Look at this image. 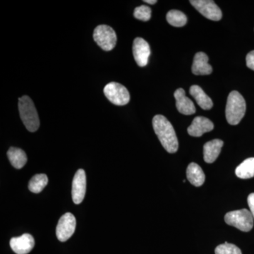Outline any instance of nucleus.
Returning <instances> with one entry per match:
<instances>
[{"mask_svg":"<svg viewBox=\"0 0 254 254\" xmlns=\"http://www.w3.org/2000/svg\"><path fill=\"white\" fill-rule=\"evenodd\" d=\"M155 134L165 150L170 153H176L179 148L178 140L172 124L163 115H155L153 119Z\"/></svg>","mask_w":254,"mask_h":254,"instance_id":"obj_1","label":"nucleus"},{"mask_svg":"<svg viewBox=\"0 0 254 254\" xmlns=\"http://www.w3.org/2000/svg\"><path fill=\"white\" fill-rule=\"evenodd\" d=\"M18 106L20 118L28 131H36L39 128L40 120L33 100L28 95H23L18 99Z\"/></svg>","mask_w":254,"mask_h":254,"instance_id":"obj_2","label":"nucleus"},{"mask_svg":"<svg viewBox=\"0 0 254 254\" xmlns=\"http://www.w3.org/2000/svg\"><path fill=\"white\" fill-rule=\"evenodd\" d=\"M247 105L245 98L238 91H232L228 95L225 115L227 123L237 125L245 117Z\"/></svg>","mask_w":254,"mask_h":254,"instance_id":"obj_3","label":"nucleus"},{"mask_svg":"<svg viewBox=\"0 0 254 254\" xmlns=\"http://www.w3.org/2000/svg\"><path fill=\"white\" fill-rule=\"evenodd\" d=\"M254 218L247 209L229 212L225 216L227 225L236 227L242 232H250L254 227Z\"/></svg>","mask_w":254,"mask_h":254,"instance_id":"obj_4","label":"nucleus"},{"mask_svg":"<svg viewBox=\"0 0 254 254\" xmlns=\"http://www.w3.org/2000/svg\"><path fill=\"white\" fill-rule=\"evenodd\" d=\"M93 39L105 51H110L116 46L117 35L113 28L108 25H100L95 28Z\"/></svg>","mask_w":254,"mask_h":254,"instance_id":"obj_5","label":"nucleus"},{"mask_svg":"<svg viewBox=\"0 0 254 254\" xmlns=\"http://www.w3.org/2000/svg\"><path fill=\"white\" fill-rule=\"evenodd\" d=\"M104 94L114 105L123 106L128 104L130 95L126 87L117 82H110L105 86Z\"/></svg>","mask_w":254,"mask_h":254,"instance_id":"obj_6","label":"nucleus"},{"mask_svg":"<svg viewBox=\"0 0 254 254\" xmlns=\"http://www.w3.org/2000/svg\"><path fill=\"white\" fill-rule=\"evenodd\" d=\"M76 220L74 215L66 213L60 218L56 228V235L60 242H64L70 238L76 230Z\"/></svg>","mask_w":254,"mask_h":254,"instance_id":"obj_7","label":"nucleus"},{"mask_svg":"<svg viewBox=\"0 0 254 254\" xmlns=\"http://www.w3.org/2000/svg\"><path fill=\"white\" fill-rule=\"evenodd\" d=\"M190 4L205 18L212 21H220L222 13L215 1L211 0H190Z\"/></svg>","mask_w":254,"mask_h":254,"instance_id":"obj_8","label":"nucleus"},{"mask_svg":"<svg viewBox=\"0 0 254 254\" xmlns=\"http://www.w3.org/2000/svg\"><path fill=\"white\" fill-rule=\"evenodd\" d=\"M86 191V175L84 170L80 169L73 179L72 199L73 203L80 204L84 199Z\"/></svg>","mask_w":254,"mask_h":254,"instance_id":"obj_9","label":"nucleus"},{"mask_svg":"<svg viewBox=\"0 0 254 254\" xmlns=\"http://www.w3.org/2000/svg\"><path fill=\"white\" fill-rule=\"evenodd\" d=\"M132 50L137 64L141 67L146 66L150 55L149 44L143 38H136L133 41Z\"/></svg>","mask_w":254,"mask_h":254,"instance_id":"obj_10","label":"nucleus"},{"mask_svg":"<svg viewBox=\"0 0 254 254\" xmlns=\"http://www.w3.org/2000/svg\"><path fill=\"white\" fill-rule=\"evenodd\" d=\"M34 246V239L29 234H23L21 236L13 237L10 240V247L16 254H28Z\"/></svg>","mask_w":254,"mask_h":254,"instance_id":"obj_11","label":"nucleus"},{"mask_svg":"<svg viewBox=\"0 0 254 254\" xmlns=\"http://www.w3.org/2000/svg\"><path fill=\"white\" fill-rule=\"evenodd\" d=\"M213 123L204 117H196L193 119L191 125L188 127L189 134L193 137L201 136L203 133L213 130Z\"/></svg>","mask_w":254,"mask_h":254,"instance_id":"obj_12","label":"nucleus"},{"mask_svg":"<svg viewBox=\"0 0 254 254\" xmlns=\"http://www.w3.org/2000/svg\"><path fill=\"white\" fill-rule=\"evenodd\" d=\"M175 100L177 110L180 113L185 115H193L195 113V105L191 100L187 97L185 90L179 88L175 92Z\"/></svg>","mask_w":254,"mask_h":254,"instance_id":"obj_13","label":"nucleus"},{"mask_svg":"<svg viewBox=\"0 0 254 254\" xmlns=\"http://www.w3.org/2000/svg\"><path fill=\"white\" fill-rule=\"evenodd\" d=\"M192 72L197 76L209 75L213 71V68L208 64V57L204 53H196L193 58Z\"/></svg>","mask_w":254,"mask_h":254,"instance_id":"obj_14","label":"nucleus"},{"mask_svg":"<svg viewBox=\"0 0 254 254\" xmlns=\"http://www.w3.org/2000/svg\"><path fill=\"white\" fill-rule=\"evenodd\" d=\"M223 144V141L220 139H214L205 143L203 146V158L205 163H213L216 160Z\"/></svg>","mask_w":254,"mask_h":254,"instance_id":"obj_15","label":"nucleus"},{"mask_svg":"<svg viewBox=\"0 0 254 254\" xmlns=\"http://www.w3.org/2000/svg\"><path fill=\"white\" fill-rule=\"evenodd\" d=\"M190 93L191 96L194 98L197 104L199 105L202 109L208 110L213 108V101L200 86L197 85L190 86Z\"/></svg>","mask_w":254,"mask_h":254,"instance_id":"obj_16","label":"nucleus"},{"mask_svg":"<svg viewBox=\"0 0 254 254\" xmlns=\"http://www.w3.org/2000/svg\"><path fill=\"white\" fill-rule=\"evenodd\" d=\"M187 177L189 181L195 187H200L205 182V175L198 164L191 163L187 170Z\"/></svg>","mask_w":254,"mask_h":254,"instance_id":"obj_17","label":"nucleus"},{"mask_svg":"<svg viewBox=\"0 0 254 254\" xmlns=\"http://www.w3.org/2000/svg\"><path fill=\"white\" fill-rule=\"evenodd\" d=\"M7 157L11 165L16 169H21L27 163L26 153L21 148L11 147L7 151Z\"/></svg>","mask_w":254,"mask_h":254,"instance_id":"obj_18","label":"nucleus"},{"mask_svg":"<svg viewBox=\"0 0 254 254\" xmlns=\"http://www.w3.org/2000/svg\"><path fill=\"white\" fill-rule=\"evenodd\" d=\"M235 174L240 179H250L254 177V158L245 160L235 170Z\"/></svg>","mask_w":254,"mask_h":254,"instance_id":"obj_19","label":"nucleus"},{"mask_svg":"<svg viewBox=\"0 0 254 254\" xmlns=\"http://www.w3.org/2000/svg\"><path fill=\"white\" fill-rule=\"evenodd\" d=\"M48 183V178L45 174H38L32 177L28 184V189L34 193H41Z\"/></svg>","mask_w":254,"mask_h":254,"instance_id":"obj_20","label":"nucleus"},{"mask_svg":"<svg viewBox=\"0 0 254 254\" xmlns=\"http://www.w3.org/2000/svg\"><path fill=\"white\" fill-rule=\"evenodd\" d=\"M167 21L171 26L175 27H182L187 22L186 15L179 10H171L166 16Z\"/></svg>","mask_w":254,"mask_h":254,"instance_id":"obj_21","label":"nucleus"},{"mask_svg":"<svg viewBox=\"0 0 254 254\" xmlns=\"http://www.w3.org/2000/svg\"><path fill=\"white\" fill-rule=\"evenodd\" d=\"M215 254H242V251L237 246L227 243V242L218 246L215 249Z\"/></svg>","mask_w":254,"mask_h":254,"instance_id":"obj_22","label":"nucleus"},{"mask_svg":"<svg viewBox=\"0 0 254 254\" xmlns=\"http://www.w3.org/2000/svg\"><path fill=\"white\" fill-rule=\"evenodd\" d=\"M133 16L137 19L143 21H148L151 18V9L149 6L141 5L134 9Z\"/></svg>","mask_w":254,"mask_h":254,"instance_id":"obj_23","label":"nucleus"},{"mask_svg":"<svg viewBox=\"0 0 254 254\" xmlns=\"http://www.w3.org/2000/svg\"><path fill=\"white\" fill-rule=\"evenodd\" d=\"M246 62H247V66L251 68V69L254 71V50L250 52V53H248V55H247Z\"/></svg>","mask_w":254,"mask_h":254,"instance_id":"obj_24","label":"nucleus"},{"mask_svg":"<svg viewBox=\"0 0 254 254\" xmlns=\"http://www.w3.org/2000/svg\"><path fill=\"white\" fill-rule=\"evenodd\" d=\"M248 205L250 206V212L254 219V193H251L247 198Z\"/></svg>","mask_w":254,"mask_h":254,"instance_id":"obj_25","label":"nucleus"},{"mask_svg":"<svg viewBox=\"0 0 254 254\" xmlns=\"http://www.w3.org/2000/svg\"><path fill=\"white\" fill-rule=\"evenodd\" d=\"M145 3H148L149 4H155V3H157L156 0H145Z\"/></svg>","mask_w":254,"mask_h":254,"instance_id":"obj_26","label":"nucleus"}]
</instances>
